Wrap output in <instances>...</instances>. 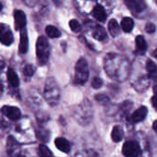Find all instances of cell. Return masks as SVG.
<instances>
[{"instance_id":"6da1fadb","label":"cell","mask_w":157,"mask_h":157,"mask_svg":"<svg viewBox=\"0 0 157 157\" xmlns=\"http://www.w3.org/2000/svg\"><path fill=\"white\" fill-rule=\"evenodd\" d=\"M89 78V66L85 58L78 59L75 67L74 82L76 84H85Z\"/></svg>"},{"instance_id":"7a4b0ae2","label":"cell","mask_w":157,"mask_h":157,"mask_svg":"<svg viewBox=\"0 0 157 157\" xmlns=\"http://www.w3.org/2000/svg\"><path fill=\"white\" fill-rule=\"evenodd\" d=\"M44 97L51 105H56L60 98V91L53 78H49L44 88Z\"/></svg>"},{"instance_id":"3957f363","label":"cell","mask_w":157,"mask_h":157,"mask_svg":"<svg viewBox=\"0 0 157 157\" xmlns=\"http://www.w3.org/2000/svg\"><path fill=\"white\" fill-rule=\"evenodd\" d=\"M36 55L40 65H44L47 63L50 55V47L47 39L44 36H40L37 40Z\"/></svg>"},{"instance_id":"277c9868","label":"cell","mask_w":157,"mask_h":157,"mask_svg":"<svg viewBox=\"0 0 157 157\" xmlns=\"http://www.w3.org/2000/svg\"><path fill=\"white\" fill-rule=\"evenodd\" d=\"M86 103V100L81 104V105L78 107L77 111H76V117L78 118L77 120L80 121L81 124H84V120H86L88 122L89 118L91 119L92 117V105L91 103Z\"/></svg>"},{"instance_id":"5b68a950","label":"cell","mask_w":157,"mask_h":157,"mask_svg":"<svg viewBox=\"0 0 157 157\" xmlns=\"http://www.w3.org/2000/svg\"><path fill=\"white\" fill-rule=\"evenodd\" d=\"M122 152L126 157H140L141 150L137 141L128 140L123 145Z\"/></svg>"},{"instance_id":"8992f818","label":"cell","mask_w":157,"mask_h":157,"mask_svg":"<svg viewBox=\"0 0 157 157\" xmlns=\"http://www.w3.org/2000/svg\"><path fill=\"white\" fill-rule=\"evenodd\" d=\"M14 41L12 32L10 27L5 24H0V42L5 45H10Z\"/></svg>"},{"instance_id":"52a82bcc","label":"cell","mask_w":157,"mask_h":157,"mask_svg":"<svg viewBox=\"0 0 157 157\" xmlns=\"http://www.w3.org/2000/svg\"><path fill=\"white\" fill-rule=\"evenodd\" d=\"M125 3L127 7L135 13L141 12L145 10L146 4L144 0H125Z\"/></svg>"},{"instance_id":"ba28073f","label":"cell","mask_w":157,"mask_h":157,"mask_svg":"<svg viewBox=\"0 0 157 157\" xmlns=\"http://www.w3.org/2000/svg\"><path fill=\"white\" fill-rule=\"evenodd\" d=\"M2 112L3 114L10 119L11 120H18L21 118V110L18 107L15 106H9L6 105L2 108Z\"/></svg>"},{"instance_id":"9c48e42d","label":"cell","mask_w":157,"mask_h":157,"mask_svg":"<svg viewBox=\"0 0 157 157\" xmlns=\"http://www.w3.org/2000/svg\"><path fill=\"white\" fill-rule=\"evenodd\" d=\"M14 19H15V28L16 30H23L26 25V16L21 10L14 11Z\"/></svg>"},{"instance_id":"30bf717a","label":"cell","mask_w":157,"mask_h":157,"mask_svg":"<svg viewBox=\"0 0 157 157\" xmlns=\"http://www.w3.org/2000/svg\"><path fill=\"white\" fill-rule=\"evenodd\" d=\"M147 112H148V110H147V107L146 106H140V107H139L131 115V117H130L131 122L132 123H139V122L142 121L146 117Z\"/></svg>"},{"instance_id":"8fae6325","label":"cell","mask_w":157,"mask_h":157,"mask_svg":"<svg viewBox=\"0 0 157 157\" xmlns=\"http://www.w3.org/2000/svg\"><path fill=\"white\" fill-rule=\"evenodd\" d=\"M29 48V41H28V35H27V32L25 29L21 30V42H20V45H19V51L21 54H25L27 53Z\"/></svg>"},{"instance_id":"7c38bea8","label":"cell","mask_w":157,"mask_h":157,"mask_svg":"<svg viewBox=\"0 0 157 157\" xmlns=\"http://www.w3.org/2000/svg\"><path fill=\"white\" fill-rule=\"evenodd\" d=\"M92 15L94 16V19H96L97 21H105L106 20V14H105V9L100 6V5H97L94 8L93 11H92Z\"/></svg>"},{"instance_id":"4fadbf2b","label":"cell","mask_w":157,"mask_h":157,"mask_svg":"<svg viewBox=\"0 0 157 157\" xmlns=\"http://www.w3.org/2000/svg\"><path fill=\"white\" fill-rule=\"evenodd\" d=\"M55 144H56V148L59 151H63L65 153H67L70 151V144H69L68 140L67 139H65V138H57V139H56Z\"/></svg>"},{"instance_id":"5bb4252c","label":"cell","mask_w":157,"mask_h":157,"mask_svg":"<svg viewBox=\"0 0 157 157\" xmlns=\"http://www.w3.org/2000/svg\"><path fill=\"white\" fill-rule=\"evenodd\" d=\"M146 69L149 73V78L151 80L157 82V66L151 60H148L146 63Z\"/></svg>"},{"instance_id":"9a60e30c","label":"cell","mask_w":157,"mask_h":157,"mask_svg":"<svg viewBox=\"0 0 157 157\" xmlns=\"http://www.w3.org/2000/svg\"><path fill=\"white\" fill-rule=\"evenodd\" d=\"M135 43H136V52L140 55H143L147 50V43L144 37L141 35L137 36Z\"/></svg>"},{"instance_id":"2e32d148","label":"cell","mask_w":157,"mask_h":157,"mask_svg":"<svg viewBox=\"0 0 157 157\" xmlns=\"http://www.w3.org/2000/svg\"><path fill=\"white\" fill-rule=\"evenodd\" d=\"M7 75H8V80H9L10 84L14 88L18 87L20 84V80H19V77H18L17 73L15 72V70L13 68L10 67L8 69Z\"/></svg>"},{"instance_id":"e0dca14e","label":"cell","mask_w":157,"mask_h":157,"mask_svg":"<svg viewBox=\"0 0 157 157\" xmlns=\"http://www.w3.org/2000/svg\"><path fill=\"white\" fill-rule=\"evenodd\" d=\"M112 140L115 142H118L120 141L123 137H124V130L120 126H115L113 130H112V134H111Z\"/></svg>"},{"instance_id":"ac0fdd59","label":"cell","mask_w":157,"mask_h":157,"mask_svg":"<svg viewBox=\"0 0 157 157\" xmlns=\"http://www.w3.org/2000/svg\"><path fill=\"white\" fill-rule=\"evenodd\" d=\"M134 27V21L131 18L126 17L121 21V28L125 33H130Z\"/></svg>"},{"instance_id":"d6986e66","label":"cell","mask_w":157,"mask_h":157,"mask_svg":"<svg viewBox=\"0 0 157 157\" xmlns=\"http://www.w3.org/2000/svg\"><path fill=\"white\" fill-rule=\"evenodd\" d=\"M93 36H94V39H96L98 41H103L106 37V33H105V29L102 26L97 25L95 27V29L94 30V32H93Z\"/></svg>"},{"instance_id":"ffe728a7","label":"cell","mask_w":157,"mask_h":157,"mask_svg":"<svg viewBox=\"0 0 157 157\" xmlns=\"http://www.w3.org/2000/svg\"><path fill=\"white\" fill-rule=\"evenodd\" d=\"M108 30H109L110 34L113 37H117L119 34L120 29H119V25H118V23L117 22L116 20H111L109 21V23H108Z\"/></svg>"},{"instance_id":"44dd1931","label":"cell","mask_w":157,"mask_h":157,"mask_svg":"<svg viewBox=\"0 0 157 157\" xmlns=\"http://www.w3.org/2000/svg\"><path fill=\"white\" fill-rule=\"evenodd\" d=\"M45 33H46L47 36L50 38H58L61 35L58 29L56 28L55 26H52V25H48L45 28Z\"/></svg>"},{"instance_id":"7402d4cb","label":"cell","mask_w":157,"mask_h":157,"mask_svg":"<svg viewBox=\"0 0 157 157\" xmlns=\"http://www.w3.org/2000/svg\"><path fill=\"white\" fill-rule=\"evenodd\" d=\"M39 156L40 157H53V154H52V151L45 145H40L39 146Z\"/></svg>"},{"instance_id":"603a6c76","label":"cell","mask_w":157,"mask_h":157,"mask_svg":"<svg viewBox=\"0 0 157 157\" xmlns=\"http://www.w3.org/2000/svg\"><path fill=\"white\" fill-rule=\"evenodd\" d=\"M69 27H70L71 31L74 33H78L82 30V26H81L80 22L76 20H71L69 21Z\"/></svg>"},{"instance_id":"cb8c5ba5","label":"cell","mask_w":157,"mask_h":157,"mask_svg":"<svg viewBox=\"0 0 157 157\" xmlns=\"http://www.w3.org/2000/svg\"><path fill=\"white\" fill-rule=\"evenodd\" d=\"M92 86L94 89H99V88H101L103 86V81L101 80L100 78L95 77V78H94V80L92 81Z\"/></svg>"},{"instance_id":"d4e9b609","label":"cell","mask_w":157,"mask_h":157,"mask_svg":"<svg viewBox=\"0 0 157 157\" xmlns=\"http://www.w3.org/2000/svg\"><path fill=\"white\" fill-rule=\"evenodd\" d=\"M34 71H35V68L32 65H26L25 67H24V69H23L24 75L25 76H28V77L33 76V74L34 73Z\"/></svg>"},{"instance_id":"484cf974","label":"cell","mask_w":157,"mask_h":157,"mask_svg":"<svg viewBox=\"0 0 157 157\" xmlns=\"http://www.w3.org/2000/svg\"><path fill=\"white\" fill-rule=\"evenodd\" d=\"M95 100L97 102L101 103V104H106V103L109 102V98L105 94H97V95H95Z\"/></svg>"},{"instance_id":"4316f807","label":"cell","mask_w":157,"mask_h":157,"mask_svg":"<svg viewBox=\"0 0 157 157\" xmlns=\"http://www.w3.org/2000/svg\"><path fill=\"white\" fill-rule=\"evenodd\" d=\"M155 30H156V27L152 23H147L145 26V32L148 33H153L155 32Z\"/></svg>"},{"instance_id":"83f0119b","label":"cell","mask_w":157,"mask_h":157,"mask_svg":"<svg viewBox=\"0 0 157 157\" xmlns=\"http://www.w3.org/2000/svg\"><path fill=\"white\" fill-rule=\"evenodd\" d=\"M151 105H152L153 108L157 110V95H156V94H155V95H153V96L151 97Z\"/></svg>"},{"instance_id":"f1b7e54d","label":"cell","mask_w":157,"mask_h":157,"mask_svg":"<svg viewBox=\"0 0 157 157\" xmlns=\"http://www.w3.org/2000/svg\"><path fill=\"white\" fill-rule=\"evenodd\" d=\"M152 128H153V129L157 132V121H154V122H153Z\"/></svg>"},{"instance_id":"f546056e","label":"cell","mask_w":157,"mask_h":157,"mask_svg":"<svg viewBox=\"0 0 157 157\" xmlns=\"http://www.w3.org/2000/svg\"><path fill=\"white\" fill-rule=\"evenodd\" d=\"M152 56H153V57H155V58L157 59V48L152 52Z\"/></svg>"},{"instance_id":"4dcf8cb0","label":"cell","mask_w":157,"mask_h":157,"mask_svg":"<svg viewBox=\"0 0 157 157\" xmlns=\"http://www.w3.org/2000/svg\"><path fill=\"white\" fill-rule=\"evenodd\" d=\"M5 67V63L3 61H0V71H1V69Z\"/></svg>"},{"instance_id":"1f68e13d","label":"cell","mask_w":157,"mask_h":157,"mask_svg":"<svg viewBox=\"0 0 157 157\" xmlns=\"http://www.w3.org/2000/svg\"><path fill=\"white\" fill-rule=\"evenodd\" d=\"M153 91H154V93L156 94V95H157V84L156 85H154V87H153Z\"/></svg>"},{"instance_id":"d6a6232c","label":"cell","mask_w":157,"mask_h":157,"mask_svg":"<svg viewBox=\"0 0 157 157\" xmlns=\"http://www.w3.org/2000/svg\"><path fill=\"white\" fill-rule=\"evenodd\" d=\"M1 10H2V4H1V2H0V11H1Z\"/></svg>"},{"instance_id":"836d02e7","label":"cell","mask_w":157,"mask_h":157,"mask_svg":"<svg viewBox=\"0 0 157 157\" xmlns=\"http://www.w3.org/2000/svg\"><path fill=\"white\" fill-rule=\"evenodd\" d=\"M18 157H25V156H23V155H19Z\"/></svg>"}]
</instances>
